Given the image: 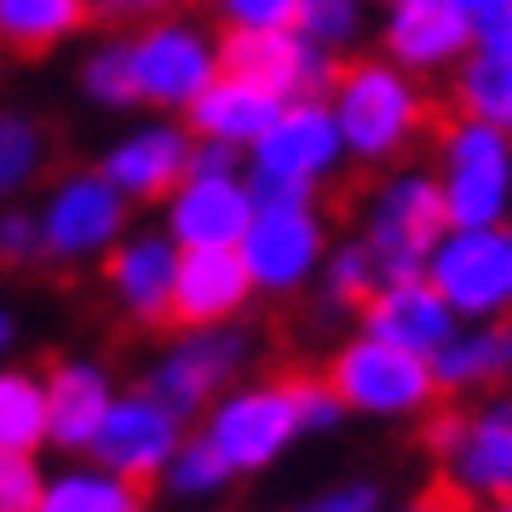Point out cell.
<instances>
[{
  "label": "cell",
  "instance_id": "40",
  "mask_svg": "<svg viewBox=\"0 0 512 512\" xmlns=\"http://www.w3.org/2000/svg\"><path fill=\"white\" fill-rule=\"evenodd\" d=\"M190 167H196V173H231V167H242V150H225V144H202L196 139Z\"/></svg>",
  "mask_w": 512,
  "mask_h": 512
},
{
  "label": "cell",
  "instance_id": "26",
  "mask_svg": "<svg viewBox=\"0 0 512 512\" xmlns=\"http://www.w3.org/2000/svg\"><path fill=\"white\" fill-rule=\"evenodd\" d=\"M52 179V133L24 104H0V202H24Z\"/></svg>",
  "mask_w": 512,
  "mask_h": 512
},
{
  "label": "cell",
  "instance_id": "36",
  "mask_svg": "<svg viewBox=\"0 0 512 512\" xmlns=\"http://www.w3.org/2000/svg\"><path fill=\"white\" fill-rule=\"evenodd\" d=\"M47 489V466L41 455H12L0 449V512H35Z\"/></svg>",
  "mask_w": 512,
  "mask_h": 512
},
{
  "label": "cell",
  "instance_id": "1",
  "mask_svg": "<svg viewBox=\"0 0 512 512\" xmlns=\"http://www.w3.org/2000/svg\"><path fill=\"white\" fill-rule=\"evenodd\" d=\"M334 121L346 133V156L357 167H392L403 162L415 139L432 121V104L420 93V75H409L403 64L380 58H351L340 64L334 87H328Z\"/></svg>",
  "mask_w": 512,
  "mask_h": 512
},
{
  "label": "cell",
  "instance_id": "27",
  "mask_svg": "<svg viewBox=\"0 0 512 512\" xmlns=\"http://www.w3.org/2000/svg\"><path fill=\"white\" fill-rule=\"evenodd\" d=\"M52 415H47V374L29 363H0V449L12 455H47Z\"/></svg>",
  "mask_w": 512,
  "mask_h": 512
},
{
  "label": "cell",
  "instance_id": "11",
  "mask_svg": "<svg viewBox=\"0 0 512 512\" xmlns=\"http://www.w3.org/2000/svg\"><path fill=\"white\" fill-rule=\"evenodd\" d=\"M254 363V334L242 323H208V328H179L144 369V386L173 403L185 420H202L219 392H231Z\"/></svg>",
  "mask_w": 512,
  "mask_h": 512
},
{
  "label": "cell",
  "instance_id": "10",
  "mask_svg": "<svg viewBox=\"0 0 512 512\" xmlns=\"http://www.w3.org/2000/svg\"><path fill=\"white\" fill-rule=\"evenodd\" d=\"M438 190L449 225H507L512 219V139L484 121L455 116L438 133Z\"/></svg>",
  "mask_w": 512,
  "mask_h": 512
},
{
  "label": "cell",
  "instance_id": "9",
  "mask_svg": "<svg viewBox=\"0 0 512 512\" xmlns=\"http://www.w3.org/2000/svg\"><path fill=\"white\" fill-rule=\"evenodd\" d=\"M426 449L438 461L443 489L472 507V501H501L512 495V397H489L478 409H443L426 426Z\"/></svg>",
  "mask_w": 512,
  "mask_h": 512
},
{
  "label": "cell",
  "instance_id": "24",
  "mask_svg": "<svg viewBox=\"0 0 512 512\" xmlns=\"http://www.w3.org/2000/svg\"><path fill=\"white\" fill-rule=\"evenodd\" d=\"M93 24V0H0V47L18 58H47L64 41H81Z\"/></svg>",
  "mask_w": 512,
  "mask_h": 512
},
{
  "label": "cell",
  "instance_id": "38",
  "mask_svg": "<svg viewBox=\"0 0 512 512\" xmlns=\"http://www.w3.org/2000/svg\"><path fill=\"white\" fill-rule=\"evenodd\" d=\"M190 0H93V18L104 24H139V18H156V12H179Z\"/></svg>",
  "mask_w": 512,
  "mask_h": 512
},
{
  "label": "cell",
  "instance_id": "31",
  "mask_svg": "<svg viewBox=\"0 0 512 512\" xmlns=\"http://www.w3.org/2000/svg\"><path fill=\"white\" fill-rule=\"evenodd\" d=\"M317 288H323L328 311H363V300L380 288V265H374L369 242H363V236L334 242V248H328V259H323V277H317Z\"/></svg>",
  "mask_w": 512,
  "mask_h": 512
},
{
  "label": "cell",
  "instance_id": "12",
  "mask_svg": "<svg viewBox=\"0 0 512 512\" xmlns=\"http://www.w3.org/2000/svg\"><path fill=\"white\" fill-rule=\"evenodd\" d=\"M461 323L512 317V219L507 225H449L426 265Z\"/></svg>",
  "mask_w": 512,
  "mask_h": 512
},
{
  "label": "cell",
  "instance_id": "8",
  "mask_svg": "<svg viewBox=\"0 0 512 512\" xmlns=\"http://www.w3.org/2000/svg\"><path fill=\"white\" fill-rule=\"evenodd\" d=\"M35 213H41L47 265H64V271L98 265L133 231V202L98 167H70V173L47 179L41 196H35Z\"/></svg>",
  "mask_w": 512,
  "mask_h": 512
},
{
  "label": "cell",
  "instance_id": "32",
  "mask_svg": "<svg viewBox=\"0 0 512 512\" xmlns=\"http://www.w3.org/2000/svg\"><path fill=\"white\" fill-rule=\"evenodd\" d=\"M294 29H300L305 41H317L323 52L346 58L369 35V0H300Z\"/></svg>",
  "mask_w": 512,
  "mask_h": 512
},
{
  "label": "cell",
  "instance_id": "5",
  "mask_svg": "<svg viewBox=\"0 0 512 512\" xmlns=\"http://www.w3.org/2000/svg\"><path fill=\"white\" fill-rule=\"evenodd\" d=\"M328 219L317 196H259L248 231L236 242V254L254 277L259 300H294L323 277L328 259Z\"/></svg>",
  "mask_w": 512,
  "mask_h": 512
},
{
  "label": "cell",
  "instance_id": "14",
  "mask_svg": "<svg viewBox=\"0 0 512 512\" xmlns=\"http://www.w3.org/2000/svg\"><path fill=\"white\" fill-rule=\"evenodd\" d=\"M190 156H196V133L185 127V116H156L150 110L144 121L121 127L93 167L133 208H162L173 185L190 173Z\"/></svg>",
  "mask_w": 512,
  "mask_h": 512
},
{
  "label": "cell",
  "instance_id": "30",
  "mask_svg": "<svg viewBox=\"0 0 512 512\" xmlns=\"http://www.w3.org/2000/svg\"><path fill=\"white\" fill-rule=\"evenodd\" d=\"M231 484H236L231 461H225V455L202 438V432H190V438L179 443V455H173V461H167V472H162V489L173 495V501H185V507L225 501V495H231Z\"/></svg>",
  "mask_w": 512,
  "mask_h": 512
},
{
  "label": "cell",
  "instance_id": "25",
  "mask_svg": "<svg viewBox=\"0 0 512 512\" xmlns=\"http://www.w3.org/2000/svg\"><path fill=\"white\" fill-rule=\"evenodd\" d=\"M35 512H150V507H144V484L98 466L93 455H81V461H64L47 472V489H41Z\"/></svg>",
  "mask_w": 512,
  "mask_h": 512
},
{
  "label": "cell",
  "instance_id": "2",
  "mask_svg": "<svg viewBox=\"0 0 512 512\" xmlns=\"http://www.w3.org/2000/svg\"><path fill=\"white\" fill-rule=\"evenodd\" d=\"M127 52H133L139 110H156V116H185L190 104L219 81V70H225L219 29L190 18L185 6L139 18V29L127 35Z\"/></svg>",
  "mask_w": 512,
  "mask_h": 512
},
{
  "label": "cell",
  "instance_id": "29",
  "mask_svg": "<svg viewBox=\"0 0 512 512\" xmlns=\"http://www.w3.org/2000/svg\"><path fill=\"white\" fill-rule=\"evenodd\" d=\"M75 93L87 98L104 116H127L139 110V87H133V52H127V35H110V41H93L75 64Z\"/></svg>",
  "mask_w": 512,
  "mask_h": 512
},
{
  "label": "cell",
  "instance_id": "18",
  "mask_svg": "<svg viewBox=\"0 0 512 512\" xmlns=\"http://www.w3.org/2000/svg\"><path fill=\"white\" fill-rule=\"evenodd\" d=\"M478 47L472 18L455 0H397L380 24V52L403 64L409 75H443L461 70V58Z\"/></svg>",
  "mask_w": 512,
  "mask_h": 512
},
{
  "label": "cell",
  "instance_id": "4",
  "mask_svg": "<svg viewBox=\"0 0 512 512\" xmlns=\"http://www.w3.org/2000/svg\"><path fill=\"white\" fill-rule=\"evenodd\" d=\"M196 432L231 461L236 478H259L305 438L300 409H294V374H265V380H236L202 409Z\"/></svg>",
  "mask_w": 512,
  "mask_h": 512
},
{
  "label": "cell",
  "instance_id": "37",
  "mask_svg": "<svg viewBox=\"0 0 512 512\" xmlns=\"http://www.w3.org/2000/svg\"><path fill=\"white\" fill-rule=\"evenodd\" d=\"M294 512H386V495L374 478H340V484L317 489L311 501H300Z\"/></svg>",
  "mask_w": 512,
  "mask_h": 512
},
{
  "label": "cell",
  "instance_id": "23",
  "mask_svg": "<svg viewBox=\"0 0 512 512\" xmlns=\"http://www.w3.org/2000/svg\"><path fill=\"white\" fill-rule=\"evenodd\" d=\"M432 374H438V392H449V397H478V392L507 386L512 380V317L461 323L455 340L432 357Z\"/></svg>",
  "mask_w": 512,
  "mask_h": 512
},
{
  "label": "cell",
  "instance_id": "44",
  "mask_svg": "<svg viewBox=\"0 0 512 512\" xmlns=\"http://www.w3.org/2000/svg\"><path fill=\"white\" fill-rule=\"evenodd\" d=\"M489 512H512V495H501V501H495V507H489Z\"/></svg>",
  "mask_w": 512,
  "mask_h": 512
},
{
  "label": "cell",
  "instance_id": "33",
  "mask_svg": "<svg viewBox=\"0 0 512 512\" xmlns=\"http://www.w3.org/2000/svg\"><path fill=\"white\" fill-rule=\"evenodd\" d=\"M0 259L12 271L47 265V242H41V213H35V202H0Z\"/></svg>",
  "mask_w": 512,
  "mask_h": 512
},
{
  "label": "cell",
  "instance_id": "21",
  "mask_svg": "<svg viewBox=\"0 0 512 512\" xmlns=\"http://www.w3.org/2000/svg\"><path fill=\"white\" fill-rule=\"evenodd\" d=\"M254 300V277L236 248H185L179 282H173V328L236 323Z\"/></svg>",
  "mask_w": 512,
  "mask_h": 512
},
{
  "label": "cell",
  "instance_id": "7",
  "mask_svg": "<svg viewBox=\"0 0 512 512\" xmlns=\"http://www.w3.org/2000/svg\"><path fill=\"white\" fill-rule=\"evenodd\" d=\"M328 386L340 392L346 415H363V420H420L438 403L432 357H415V351L392 346L380 334H363V328L334 346Z\"/></svg>",
  "mask_w": 512,
  "mask_h": 512
},
{
  "label": "cell",
  "instance_id": "43",
  "mask_svg": "<svg viewBox=\"0 0 512 512\" xmlns=\"http://www.w3.org/2000/svg\"><path fill=\"white\" fill-rule=\"evenodd\" d=\"M455 6H461L466 18H472V24H478V18H489V12H495V6H501V0H455Z\"/></svg>",
  "mask_w": 512,
  "mask_h": 512
},
{
  "label": "cell",
  "instance_id": "45",
  "mask_svg": "<svg viewBox=\"0 0 512 512\" xmlns=\"http://www.w3.org/2000/svg\"><path fill=\"white\" fill-rule=\"evenodd\" d=\"M369 6H397V0H369Z\"/></svg>",
  "mask_w": 512,
  "mask_h": 512
},
{
  "label": "cell",
  "instance_id": "6",
  "mask_svg": "<svg viewBox=\"0 0 512 512\" xmlns=\"http://www.w3.org/2000/svg\"><path fill=\"white\" fill-rule=\"evenodd\" d=\"M443 231H449V208H443L438 173L420 167H397L363 196V242H369L380 282L386 277H426V265L438 254Z\"/></svg>",
  "mask_w": 512,
  "mask_h": 512
},
{
  "label": "cell",
  "instance_id": "17",
  "mask_svg": "<svg viewBox=\"0 0 512 512\" xmlns=\"http://www.w3.org/2000/svg\"><path fill=\"white\" fill-rule=\"evenodd\" d=\"M219 52L225 70L254 75L277 98H328L340 75V58L305 41L300 29H219Z\"/></svg>",
  "mask_w": 512,
  "mask_h": 512
},
{
  "label": "cell",
  "instance_id": "46",
  "mask_svg": "<svg viewBox=\"0 0 512 512\" xmlns=\"http://www.w3.org/2000/svg\"><path fill=\"white\" fill-rule=\"evenodd\" d=\"M0 271H6V259H0Z\"/></svg>",
  "mask_w": 512,
  "mask_h": 512
},
{
  "label": "cell",
  "instance_id": "41",
  "mask_svg": "<svg viewBox=\"0 0 512 512\" xmlns=\"http://www.w3.org/2000/svg\"><path fill=\"white\" fill-rule=\"evenodd\" d=\"M18 346H24V317L0 300V363H12V357H18Z\"/></svg>",
  "mask_w": 512,
  "mask_h": 512
},
{
  "label": "cell",
  "instance_id": "20",
  "mask_svg": "<svg viewBox=\"0 0 512 512\" xmlns=\"http://www.w3.org/2000/svg\"><path fill=\"white\" fill-rule=\"evenodd\" d=\"M116 374L98 357H58L47 369V415H52V443L64 461L93 455V438L104 432V415L116 403Z\"/></svg>",
  "mask_w": 512,
  "mask_h": 512
},
{
  "label": "cell",
  "instance_id": "35",
  "mask_svg": "<svg viewBox=\"0 0 512 512\" xmlns=\"http://www.w3.org/2000/svg\"><path fill=\"white\" fill-rule=\"evenodd\" d=\"M219 29H294L300 0H202Z\"/></svg>",
  "mask_w": 512,
  "mask_h": 512
},
{
  "label": "cell",
  "instance_id": "34",
  "mask_svg": "<svg viewBox=\"0 0 512 512\" xmlns=\"http://www.w3.org/2000/svg\"><path fill=\"white\" fill-rule=\"evenodd\" d=\"M294 409H300L305 438H328V432L346 420V403L328 386V374H294Z\"/></svg>",
  "mask_w": 512,
  "mask_h": 512
},
{
  "label": "cell",
  "instance_id": "16",
  "mask_svg": "<svg viewBox=\"0 0 512 512\" xmlns=\"http://www.w3.org/2000/svg\"><path fill=\"white\" fill-rule=\"evenodd\" d=\"M254 208L259 190L248 179V167H231V173H196L190 167L162 202V231L179 248H236Z\"/></svg>",
  "mask_w": 512,
  "mask_h": 512
},
{
  "label": "cell",
  "instance_id": "42",
  "mask_svg": "<svg viewBox=\"0 0 512 512\" xmlns=\"http://www.w3.org/2000/svg\"><path fill=\"white\" fill-rule=\"evenodd\" d=\"M461 501L449 495V489H432V495H415V501H397V507H386V512H455Z\"/></svg>",
  "mask_w": 512,
  "mask_h": 512
},
{
  "label": "cell",
  "instance_id": "39",
  "mask_svg": "<svg viewBox=\"0 0 512 512\" xmlns=\"http://www.w3.org/2000/svg\"><path fill=\"white\" fill-rule=\"evenodd\" d=\"M472 35H478V47H484V52L512 58V0H501L489 18H478V24H472Z\"/></svg>",
  "mask_w": 512,
  "mask_h": 512
},
{
  "label": "cell",
  "instance_id": "15",
  "mask_svg": "<svg viewBox=\"0 0 512 512\" xmlns=\"http://www.w3.org/2000/svg\"><path fill=\"white\" fill-rule=\"evenodd\" d=\"M179 259L185 248L162 231V225H133L110 254L98 259L104 277V300L116 305V317L133 328H162L173 323V282H179Z\"/></svg>",
  "mask_w": 512,
  "mask_h": 512
},
{
  "label": "cell",
  "instance_id": "13",
  "mask_svg": "<svg viewBox=\"0 0 512 512\" xmlns=\"http://www.w3.org/2000/svg\"><path fill=\"white\" fill-rule=\"evenodd\" d=\"M185 438H190V420L139 380V386L116 392L110 415H104V432L93 438V461L133 478V484H162L167 461L179 455Z\"/></svg>",
  "mask_w": 512,
  "mask_h": 512
},
{
  "label": "cell",
  "instance_id": "22",
  "mask_svg": "<svg viewBox=\"0 0 512 512\" xmlns=\"http://www.w3.org/2000/svg\"><path fill=\"white\" fill-rule=\"evenodd\" d=\"M282 104H288V98H277L271 87H259L254 75L219 70V81L185 110V127L202 144H225V150H242V156H248V144L277 121Z\"/></svg>",
  "mask_w": 512,
  "mask_h": 512
},
{
  "label": "cell",
  "instance_id": "28",
  "mask_svg": "<svg viewBox=\"0 0 512 512\" xmlns=\"http://www.w3.org/2000/svg\"><path fill=\"white\" fill-rule=\"evenodd\" d=\"M455 110L512 139V58L472 47L455 70Z\"/></svg>",
  "mask_w": 512,
  "mask_h": 512
},
{
  "label": "cell",
  "instance_id": "3",
  "mask_svg": "<svg viewBox=\"0 0 512 512\" xmlns=\"http://www.w3.org/2000/svg\"><path fill=\"white\" fill-rule=\"evenodd\" d=\"M346 162V133L328 98H288L242 156L259 196H317L340 179Z\"/></svg>",
  "mask_w": 512,
  "mask_h": 512
},
{
  "label": "cell",
  "instance_id": "19",
  "mask_svg": "<svg viewBox=\"0 0 512 512\" xmlns=\"http://www.w3.org/2000/svg\"><path fill=\"white\" fill-rule=\"evenodd\" d=\"M357 317H363V334H380V340L415 351V357H438L455 340V328H461L455 305L438 294L432 277H386L363 300Z\"/></svg>",
  "mask_w": 512,
  "mask_h": 512
}]
</instances>
